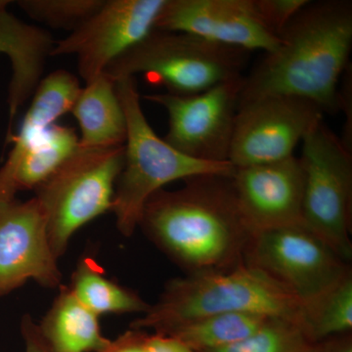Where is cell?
<instances>
[{
  "label": "cell",
  "instance_id": "obj_1",
  "mask_svg": "<svg viewBox=\"0 0 352 352\" xmlns=\"http://www.w3.org/2000/svg\"><path fill=\"white\" fill-rule=\"evenodd\" d=\"M147 201L138 228L185 274L243 263L252 231L241 214L232 176L199 175Z\"/></svg>",
  "mask_w": 352,
  "mask_h": 352
},
{
  "label": "cell",
  "instance_id": "obj_2",
  "mask_svg": "<svg viewBox=\"0 0 352 352\" xmlns=\"http://www.w3.org/2000/svg\"><path fill=\"white\" fill-rule=\"evenodd\" d=\"M274 50L244 76L240 103L272 95L314 102L324 113L340 110L339 85L352 47L351 0L308 1L278 34Z\"/></svg>",
  "mask_w": 352,
  "mask_h": 352
},
{
  "label": "cell",
  "instance_id": "obj_3",
  "mask_svg": "<svg viewBox=\"0 0 352 352\" xmlns=\"http://www.w3.org/2000/svg\"><path fill=\"white\" fill-rule=\"evenodd\" d=\"M302 302L263 271L244 263L230 270L185 274L131 329L166 333L188 322L229 312H251L300 323Z\"/></svg>",
  "mask_w": 352,
  "mask_h": 352
},
{
  "label": "cell",
  "instance_id": "obj_4",
  "mask_svg": "<svg viewBox=\"0 0 352 352\" xmlns=\"http://www.w3.org/2000/svg\"><path fill=\"white\" fill-rule=\"evenodd\" d=\"M116 89L126 119L124 162L120 171L111 212L120 234L131 237L138 228L147 201L168 183L199 175L232 176L230 162L210 163L182 154L159 138L141 107L135 78L116 80Z\"/></svg>",
  "mask_w": 352,
  "mask_h": 352
},
{
  "label": "cell",
  "instance_id": "obj_5",
  "mask_svg": "<svg viewBox=\"0 0 352 352\" xmlns=\"http://www.w3.org/2000/svg\"><path fill=\"white\" fill-rule=\"evenodd\" d=\"M249 53L187 32L153 30L104 73L115 82L142 74L166 94L191 95L243 76Z\"/></svg>",
  "mask_w": 352,
  "mask_h": 352
},
{
  "label": "cell",
  "instance_id": "obj_6",
  "mask_svg": "<svg viewBox=\"0 0 352 352\" xmlns=\"http://www.w3.org/2000/svg\"><path fill=\"white\" fill-rule=\"evenodd\" d=\"M124 162V145L78 149L34 189L48 239L58 259L83 226L112 210L116 184Z\"/></svg>",
  "mask_w": 352,
  "mask_h": 352
},
{
  "label": "cell",
  "instance_id": "obj_7",
  "mask_svg": "<svg viewBox=\"0 0 352 352\" xmlns=\"http://www.w3.org/2000/svg\"><path fill=\"white\" fill-rule=\"evenodd\" d=\"M303 224L349 263L352 150L320 120L302 141Z\"/></svg>",
  "mask_w": 352,
  "mask_h": 352
},
{
  "label": "cell",
  "instance_id": "obj_8",
  "mask_svg": "<svg viewBox=\"0 0 352 352\" xmlns=\"http://www.w3.org/2000/svg\"><path fill=\"white\" fill-rule=\"evenodd\" d=\"M244 76L191 95L159 94L143 98L161 106L168 116L164 140L199 161H228Z\"/></svg>",
  "mask_w": 352,
  "mask_h": 352
},
{
  "label": "cell",
  "instance_id": "obj_9",
  "mask_svg": "<svg viewBox=\"0 0 352 352\" xmlns=\"http://www.w3.org/2000/svg\"><path fill=\"white\" fill-rule=\"evenodd\" d=\"M243 263L263 271L302 302L318 295L351 268L305 224L252 233Z\"/></svg>",
  "mask_w": 352,
  "mask_h": 352
},
{
  "label": "cell",
  "instance_id": "obj_10",
  "mask_svg": "<svg viewBox=\"0 0 352 352\" xmlns=\"http://www.w3.org/2000/svg\"><path fill=\"white\" fill-rule=\"evenodd\" d=\"M322 120L323 110L300 97L272 95L241 104L228 161L238 168L295 156L296 146Z\"/></svg>",
  "mask_w": 352,
  "mask_h": 352
},
{
  "label": "cell",
  "instance_id": "obj_11",
  "mask_svg": "<svg viewBox=\"0 0 352 352\" xmlns=\"http://www.w3.org/2000/svg\"><path fill=\"white\" fill-rule=\"evenodd\" d=\"M164 2L105 0L89 19L55 43L51 57L76 55L78 74L87 85L155 30Z\"/></svg>",
  "mask_w": 352,
  "mask_h": 352
},
{
  "label": "cell",
  "instance_id": "obj_12",
  "mask_svg": "<svg viewBox=\"0 0 352 352\" xmlns=\"http://www.w3.org/2000/svg\"><path fill=\"white\" fill-rule=\"evenodd\" d=\"M30 280L44 288L61 286L45 214L36 197L0 201V298Z\"/></svg>",
  "mask_w": 352,
  "mask_h": 352
},
{
  "label": "cell",
  "instance_id": "obj_13",
  "mask_svg": "<svg viewBox=\"0 0 352 352\" xmlns=\"http://www.w3.org/2000/svg\"><path fill=\"white\" fill-rule=\"evenodd\" d=\"M155 30L187 32L248 52L270 53L279 43L254 0H166Z\"/></svg>",
  "mask_w": 352,
  "mask_h": 352
},
{
  "label": "cell",
  "instance_id": "obj_14",
  "mask_svg": "<svg viewBox=\"0 0 352 352\" xmlns=\"http://www.w3.org/2000/svg\"><path fill=\"white\" fill-rule=\"evenodd\" d=\"M232 182L252 233L303 224L305 179L300 157L235 168Z\"/></svg>",
  "mask_w": 352,
  "mask_h": 352
},
{
  "label": "cell",
  "instance_id": "obj_15",
  "mask_svg": "<svg viewBox=\"0 0 352 352\" xmlns=\"http://www.w3.org/2000/svg\"><path fill=\"white\" fill-rule=\"evenodd\" d=\"M80 90L78 78L66 69L52 72L39 82L19 133L11 138L14 141L12 150L0 168V201L15 199L10 194V183L21 159L60 117L71 112Z\"/></svg>",
  "mask_w": 352,
  "mask_h": 352
},
{
  "label": "cell",
  "instance_id": "obj_16",
  "mask_svg": "<svg viewBox=\"0 0 352 352\" xmlns=\"http://www.w3.org/2000/svg\"><path fill=\"white\" fill-rule=\"evenodd\" d=\"M8 3L0 0V54L7 55L12 66L9 96L24 101L43 80L46 60L51 57L55 43L45 30L25 24L9 13Z\"/></svg>",
  "mask_w": 352,
  "mask_h": 352
},
{
  "label": "cell",
  "instance_id": "obj_17",
  "mask_svg": "<svg viewBox=\"0 0 352 352\" xmlns=\"http://www.w3.org/2000/svg\"><path fill=\"white\" fill-rule=\"evenodd\" d=\"M71 112L80 126V147L112 148L126 143V115L116 82L105 73L82 88Z\"/></svg>",
  "mask_w": 352,
  "mask_h": 352
},
{
  "label": "cell",
  "instance_id": "obj_18",
  "mask_svg": "<svg viewBox=\"0 0 352 352\" xmlns=\"http://www.w3.org/2000/svg\"><path fill=\"white\" fill-rule=\"evenodd\" d=\"M53 352H97L111 340L102 335L99 316L83 305L69 286L59 293L38 324Z\"/></svg>",
  "mask_w": 352,
  "mask_h": 352
},
{
  "label": "cell",
  "instance_id": "obj_19",
  "mask_svg": "<svg viewBox=\"0 0 352 352\" xmlns=\"http://www.w3.org/2000/svg\"><path fill=\"white\" fill-rule=\"evenodd\" d=\"M300 325L314 342L351 333V267L318 295L302 302Z\"/></svg>",
  "mask_w": 352,
  "mask_h": 352
},
{
  "label": "cell",
  "instance_id": "obj_20",
  "mask_svg": "<svg viewBox=\"0 0 352 352\" xmlns=\"http://www.w3.org/2000/svg\"><path fill=\"white\" fill-rule=\"evenodd\" d=\"M69 287L78 300L97 316L144 314L151 307L135 292L108 279L98 265L88 258L78 264Z\"/></svg>",
  "mask_w": 352,
  "mask_h": 352
},
{
  "label": "cell",
  "instance_id": "obj_21",
  "mask_svg": "<svg viewBox=\"0 0 352 352\" xmlns=\"http://www.w3.org/2000/svg\"><path fill=\"white\" fill-rule=\"evenodd\" d=\"M270 318L251 312H229L188 322L163 335L171 336L198 352L215 351L251 337Z\"/></svg>",
  "mask_w": 352,
  "mask_h": 352
},
{
  "label": "cell",
  "instance_id": "obj_22",
  "mask_svg": "<svg viewBox=\"0 0 352 352\" xmlns=\"http://www.w3.org/2000/svg\"><path fill=\"white\" fill-rule=\"evenodd\" d=\"M78 148V136L72 127L53 124L43 138L25 152L14 171L10 194L38 188Z\"/></svg>",
  "mask_w": 352,
  "mask_h": 352
},
{
  "label": "cell",
  "instance_id": "obj_23",
  "mask_svg": "<svg viewBox=\"0 0 352 352\" xmlns=\"http://www.w3.org/2000/svg\"><path fill=\"white\" fill-rule=\"evenodd\" d=\"M314 344L300 324L272 317L242 342L206 352H314Z\"/></svg>",
  "mask_w": 352,
  "mask_h": 352
},
{
  "label": "cell",
  "instance_id": "obj_24",
  "mask_svg": "<svg viewBox=\"0 0 352 352\" xmlns=\"http://www.w3.org/2000/svg\"><path fill=\"white\" fill-rule=\"evenodd\" d=\"M105 0H20L17 6L32 20L55 30L74 32Z\"/></svg>",
  "mask_w": 352,
  "mask_h": 352
},
{
  "label": "cell",
  "instance_id": "obj_25",
  "mask_svg": "<svg viewBox=\"0 0 352 352\" xmlns=\"http://www.w3.org/2000/svg\"><path fill=\"white\" fill-rule=\"evenodd\" d=\"M309 0H254L264 24L278 36Z\"/></svg>",
  "mask_w": 352,
  "mask_h": 352
},
{
  "label": "cell",
  "instance_id": "obj_26",
  "mask_svg": "<svg viewBox=\"0 0 352 352\" xmlns=\"http://www.w3.org/2000/svg\"><path fill=\"white\" fill-rule=\"evenodd\" d=\"M148 336L144 330L131 329L97 352H147Z\"/></svg>",
  "mask_w": 352,
  "mask_h": 352
},
{
  "label": "cell",
  "instance_id": "obj_27",
  "mask_svg": "<svg viewBox=\"0 0 352 352\" xmlns=\"http://www.w3.org/2000/svg\"><path fill=\"white\" fill-rule=\"evenodd\" d=\"M21 333L25 344V352H53L45 342L38 325L30 315L25 314L21 321Z\"/></svg>",
  "mask_w": 352,
  "mask_h": 352
},
{
  "label": "cell",
  "instance_id": "obj_28",
  "mask_svg": "<svg viewBox=\"0 0 352 352\" xmlns=\"http://www.w3.org/2000/svg\"><path fill=\"white\" fill-rule=\"evenodd\" d=\"M147 352H198L171 336L154 333L148 336Z\"/></svg>",
  "mask_w": 352,
  "mask_h": 352
},
{
  "label": "cell",
  "instance_id": "obj_29",
  "mask_svg": "<svg viewBox=\"0 0 352 352\" xmlns=\"http://www.w3.org/2000/svg\"><path fill=\"white\" fill-rule=\"evenodd\" d=\"M314 352H352L351 333L333 336L315 342Z\"/></svg>",
  "mask_w": 352,
  "mask_h": 352
}]
</instances>
